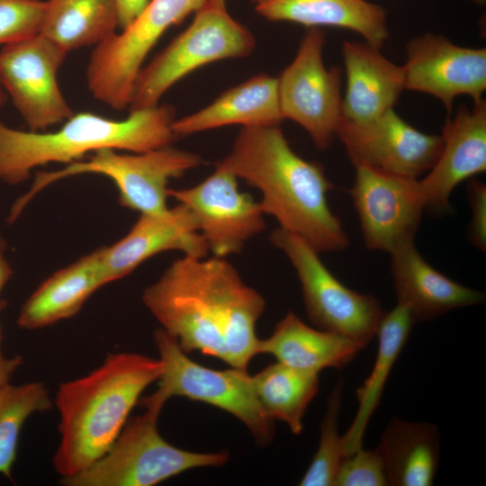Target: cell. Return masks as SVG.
Instances as JSON below:
<instances>
[{
  "mask_svg": "<svg viewBox=\"0 0 486 486\" xmlns=\"http://www.w3.org/2000/svg\"><path fill=\"white\" fill-rule=\"evenodd\" d=\"M216 167L258 189L265 214L320 252L349 246L340 219L327 195L334 188L323 167L290 147L279 125L242 127L229 154Z\"/></svg>",
  "mask_w": 486,
  "mask_h": 486,
  "instance_id": "cell-1",
  "label": "cell"
},
{
  "mask_svg": "<svg viewBox=\"0 0 486 486\" xmlns=\"http://www.w3.org/2000/svg\"><path fill=\"white\" fill-rule=\"evenodd\" d=\"M163 372L160 358L119 352L89 374L59 384L54 405L60 437L52 463L61 478L85 470L108 451L142 392Z\"/></svg>",
  "mask_w": 486,
  "mask_h": 486,
  "instance_id": "cell-2",
  "label": "cell"
},
{
  "mask_svg": "<svg viewBox=\"0 0 486 486\" xmlns=\"http://www.w3.org/2000/svg\"><path fill=\"white\" fill-rule=\"evenodd\" d=\"M175 108L170 104L130 111L124 120L88 112L74 113L54 131H24L0 122V180L18 184L32 169L69 164L103 148L141 153L171 145Z\"/></svg>",
  "mask_w": 486,
  "mask_h": 486,
  "instance_id": "cell-3",
  "label": "cell"
},
{
  "mask_svg": "<svg viewBox=\"0 0 486 486\" xmlns=\"http://www.w3.org/2000/svg\"><path fill=\"white\" fill-rule=\"evenodd\" d=\"M127 420L121 433L98 460L85 470L61 478L66 486H152L185 471L226 464V452L198 453L178 448L158 430L162 410L144 407Z\"/></svg>",
  "mask_w": 486,
  "mask_h": 486,
  "instance_id": "cell-4",
  "label": "cell"
},
{
  "mask_svg": "<svg viewBox=\"0 0 486 486\" xmlns=\"http://www.w3.org/2000/svg\"><path fill=\"white\" fill-rule=\"evenodd\" d=\"M201 164L198 154L171 145L133 154H121L112 148L99 149L87 160L71 162L57 171L37 173L31 189L13 205L10 216L17 219L29 202L50 184L82 174H99L112 179L122 206L140 213L162 214L169 209L166 205L169 180Z\"/></svg>",
  "mask_w": 486,
  "mask_h": 486,
  "instance_id": "cell-5",
  "label": "cell"
},
{
  "mask_svg": "<svg viewBox=\"0 0 486 486\" xmlns=\"http://www.w3.org/2000/svg\"><path fill=\"white\" fill-rule=\"evenodd\" d=\"M154 340L164 372L158 390L140 400L141 406L163 409L172 397H184L219 408L242 422L260 445L274 436V420L266 413L247 369L213 370L188 357L176 340L163 328Z\"/></svg>",
  "mask_w": 486,
  "mask_h": 486,
  "instance_id": "cell-6",
  "label": "cell"
},
{
  "mask_svg": "<svg viewBox=\"0 0 486 486\" xmlns=\"http://www.w3.org/2000/svg\"><path fill=\"white\" fill-rule=\"evenodd\" d=\"M255 47L253 34L226 5L207 1L190 25L140 68L130 111L158 105L164 94L191 72L215 61L248 56Z\"/></svg>",
  "mask_w": 486,
  "mask_h": 486,
  "instance_id": "cell-7",
  "label": "cell"
},
{
  "mask_svg": "<svg viewBox=\"0 0 486 486\" xmlns=\"http://www.w3.org/2000/svg\"><path fill=\"white\" fill-rule=\"evenodd\" d=\"M270 241L285 254L296 271L309 320L320 329L366 346L376 335L384 313L380 301L344 285L322 263L319 252L300 237L277 228Z\"/></svg>",
  "mask_w": 486,
  "mask_h": 486,
  "instance_id": "cell-8",
  "label": "cell"
},
{
  "mask_svg": "<svg viewBox=\"0 0 486 486\" xmlns=\"http://www.w3.org/2000/svg\"><path fill=\"white\" fill-rule=\"evenodd\" d=\"M207 0H149L127 29L95 46L86 68L92 95L115 110L130 106L133 86L142 64L171 26L198 11Z\"/></svg>",
  "mask_w": 486,
  "mask_h": 486,
  "instance_id": "cell-9",
  "label": "cell"
},
{
  "mask_svg": "<svg viewBox=\"0 0 486 486\" xmlns=\"http://www.w3.org/2000/svg\"><path fill=\"white\" fill-rule=\"evenodd\" d=\"M142 302L186 354L199 351L228 364V352L207 292L202 258L184 256L142 293Z\"/></svg>",
  "mask_w": 486,
  "mask_h": 486,
  "instance_id": "cell-10",
  "label": "cell"
},
{
  "mask_svg": "<svg viewBox=\"0 0 486 486\" xmlns=\"http://www.w3.org/2000/svg\"><path fill=\"white\" fill-rule=\"evenodd\" d=\"M325 33L310 28L293 60L277 77L283 119L302 127L315 146L326 149L341 117V69L326 68L323 61Z\"/></svg>",
  "mask_w": 486,
  "mask_h": 486,
  "instance_id": "cell-11",
  "label": "cell"
},
{
  "mask_svg": "<svg viewBox=\"0 0 486 486\" xmlns=\"http://www.w3.org/2000/svg\"><path fill=\"white\" fill-rule=\"evenodd\" d=\"M68 53L41 33L0 50V82L31 131H45L75 113L57 76Z\"/></svg>",
  "mask_w": 486,
  "mask_h": 486,
  "instance_id": "cell-12",
  "label": "cell"
},
{
  "mask_svg": "<svg viewBox=\"0 0 486 486\" xmlns=\"http://www.w3.org/2000/svg\"><path fill=\"white\" fill-rule=\"evenodd\" d=\"M336 136L356 167L366 166L411 178L428 172L443 147L441 135L415 129L393 109L364 123L340 117Z\"/></svg>",
  "mask_w": 486,
  "mask_h": 486,
  "instance_id": "cell-13",
  "label": "cell"
},
{
  "mask_svg": "<svg viewBox=\"0 0 486 486\" xmlns=\"http://www.w3.org/2000/svg\"><path fill=\"white\" fill-rule=\"evenodd\" d=\"M237 177L216 167L198 184L184 189L168 188V196L186 205L214 256L240 252L245 244L266 230L259 202L238 190Z\"/></svg>",
  "mask_w": 486,
  "mask_h": 486,
  "instance_id": "cell-14",
  "label": "cell"
},
{
  "mask_svg": "<svg viewBox=\"0 0 486 486\" xmlns=\"http://www.w3.org/2000/svg\"><path fill=\"white\" fill-rule=\"evenodd\" d=\"M350 194L369 249L391 253L414 239L425 210L418 178L356 166Z\"/></svg>",
  "mask_w": 486,
  "mask_h": 486,
  "instance_id": "cell-15",
  "label": "cell"
},
{
  "mask_svg": "<svg viewBox=\"0 0 486 486\" xmlns=\"http://www.w3.org/2000/svg\"><path fill=\"white\" fill-rule=\"evenodd\" d=\"M406 51L404 89L433 95L448 113L458 95H469L473 104L483 99L485 48L463 47L442 35L426 33L411 39Z\"/></svg>",
  "mask_w": 486,
  "mask_h": 486,
  "instance_id": "cell-16",
  "label": "cell"
},
{
  "mask_svg": "<svg viewBox=\"0 0 486 486\" xmlns=\"http://www.w3.org/2000/svg\"><path fill=\"white\" fill-rule=\"evenodd\" d=\"M443 147L418 188L425 205L435 212L450 209L449 198L464 180L486 170V101L472 109L462 104L442 129Z\"/></svg>",
  "mask_w": 486,
  "mask_h": 486,
  "instance_id": "cell-17",
  "label": "cell"
},
{
  "mask_svg": "<svg viewBox=\"0 0 486 486\" xmlns=\"http://www.w3.org/2000/svg\"><path fill=\"white\" fill-rule=\"evenodd\" d=\"M171 250L199 258H203L209 251L195 217L183 203L162 214L140 213L122 238L110 247H104L103 262L107 283L128 275L153 256Z\"/></svg>",
  "mask_w": 486,
  "mask_h": 486,
  "instance_id": "cell-18",
  "label": "cell"
},
{
  "mask_svg": "<svg viewBox=\"0 0 486 486\" xmlns=\"http://www.w3.org/2000/svg\"><path fill=\"white\" fill-rule=\"evenodd\" d=\"M202 267L211 304L222 330L228 364L247 369L257 355L256 325L266 309V301L243 282L226 258H203Z\"/></svg>",
  "mask_w": 486,
  "mask_h": 486,
  "instance_id": "cell-19",
  "label": "cell"
},
{
  "mask_svg": "<svg viewBox=\"0 0 486 486\" xmlns=\"http://www.w3.org/2000/svg\"><path fill=\"white\" fill-rule=\"evenodd\" d=\"M397 303L405 305L415 322L433 320L452 310L482 303L485 295L433 268L419 254L414 239L391 253Z\"/></svg>",
  "mask_w": 486,
  "mask_h": 486,
  "instance_id": "cell-20",
  "label": "cell"
},
{
  "mask_svg": "<svg viewBox=\"0 0 486 486\" xmlns=\"http://www.w3.org/2000/svg\"><path fill=\"white\" fill-rule=\"evenodd\" d=\"M367 43L345 40L342 55L346 88L341 118L364 123L393 109L404 89L402 66H398Z\"/></svg>",
  "mask_w": 486,
  "mask_h": 486,
  "instance_id": "cell-21",
  "label": "cell"
},
{
  "mask_svg": "<svg viewBox=\"0 0 486 486\" xmlns=\"http://www.w3.org/2000/svg\"><path fill=\"white\" fill-rule=\"evenodd\" d=\"M104 247L57 271L46 279L22 306L21 328H41L76 315L90 296L107 284Z\"/></svg>",
  "mask_w": 486,
  "mask_h": 486,
  "instance_id": "cell-22",
  "label": "cell"
},
{
  "mask_svg": "<svg viewBox=\"0 0 486 486\" xmlns=\"http://www.w3.org/2000/svg\"><path fill=\"white\" fill-rule=\"evenodd\" d=\"M256 12L274 22H292L310 28L351 30L381 50L389 37L386 11L366 0H252Z\"/></svg>",
  "mask_w": 486,
  "mask_h": 486,
  "instance_id": "cell-23",
  "label": "cell"
},
{
  "mask_svg": "<svg viewBox=\"0 0 486 486\" xmlns=\"http://www.w3.org/2000/svg\"><path fill=\"white\" fill-rule=\"evenodd\" d=\"M364 347L343 335L311 328L289 311L268 338L258 340L257 355L268 354L292 368L319 374L345 366Z\"/></svg>",
  "mask_w": 486,
  "mask_h": 486,
  "instance_id": "cell-24",
  "label": "cell"
},
{
  "mask_svg": "<svg viewBox=\"0 0 486 486\" xmlns=\"http://www.w3.org/2000/svg\"><path fill=\"white\" fill-rule=\"evenodd\" d=\"M283 120L277 77L262 74L230 88L200 111L176 119L173 130L185 136L234 124L280 125Z\"/></svg>",
  "mask_w": 486,
  "mask_h": 486,
  "instance_id": "cell-25",
  "label": "cell"
},
{
  "mask_svg": "<svg viewBox=\"0 0 486 486\" xmlns=\"http://www.w3.org/2000/svg\"><path fill=\"white\" fill-rule=\"evenodd\" d=\"M388 485L431 486L438 466L440 437L437 428L393 418L377 447Z\"/></svg>",
  "mask_w": 486,
  "mask_h": 486,
  "instance_id": "cell-26",
  "label": "cell"
},
{
  "mask_svg": "<svg viewBox=\"0 0 486 486\" xmlns=\"http://www.w3.org/2000/svg\"><path fill=\"white\" fill-rule=\"evenodd\" d=\"M414 323L408 308L400 303L383 313L376 332L378 350L374 364L363 385L356 390L357 411L351 426L342 436L344 458L362 447L365 429Z\"/></svg>",
  "mask_w": 486,
  "mask_h": 486,
  "instance_id": "cell-27",
  "label": "cell"
},
{
  "mask_svg": "<svg viewBox=\"0 0 486 486\" xmlns=\"http://www.w3.org/2000/svg\"><path fill=\"white\" fill-rule=\"evenodd\" d=\"M40 33L68 52L98 45L118 27L113 0H49Z\"/></svg>",
  "mask_w": 486,
  "mask_h": 486,
  "instance_id": "cell-28",
  "label": "cell"
},
{
  "mask_svg": "<svg viewBox=\"0 0 486 486\" xmlns=\"http://www.w3.org/2000/svg\"><path fill=\"white\" fill-rule=\"evenodd\" d=\"M266 413L284 422L294 435L303 430L306 410L319 392V374L275 362L252 376Z\"/></svg>",
  "mask_w": 486,
  "mask_h": 486,
  "instance_id": "cell-29",
  "label": "cell"
},
{
  "mask_svg": "<svg viewBox=\"0 0 486 486\" xmlns=\"http://www.w3.org/2000/svg\"><path fill=\"white\" fill-rule=\"evenodd\" d=\"M49 389L41 382L0 388V474L12 477L21 429L34 413L52 408Z\"/></svg>",
  "mask_w": 486,
  "mask_h": 486,
  "instance_id": "cell-30",
  "label": "cell"
},
{
  "mask_svg": "<svg viewBox=\"0 0 486 486\" xmlns=\"http://www.w3.org/2000/svg\"><path fill=\"white\" fill-rule=\"evenodd\" d=\"M342 382L337 383L328 396L326 411L320 424L318 449L307 471L300 481L302 486H331L344 458L342 436L338 433L341 409Z\"/></svg>",
  "mask_w": 486,
  "mask_h": 486,
  "instance_id": "cell-31",
  "label": "cell"
},
{
  "mask_svg": "<svg viewBox=\"0 0 486 486\" xmlns=\"http://www.w3.org/2000/svg\"><path fill=\"white\" fill-rule=\"evenodd\" d=\"M47 2L0 0V44L8 45L40 33Z\"/></svg>",
  "mask_w": 486,
  "mask_h": 486,
  "instance_id": "cell-32",
  "label": "cell"
},
{
  "mask_svg": "<svg viewBox=\"0 0 486 486\" xmlns=\"http://www.w3.org/2000/svg\"><path fill=\"white\" fill-rule=\"evenodd\" d=\"M337 486H384L387 476L381 454L362 447L343 458L335 483Z\"/></svg>",
  "mask_w": 486,
  "mask_h": 486,
  "instance_id": "cell-33",
  "label": "cell"
},
{
  "mask_svg": "<svg viewBox=\"0 0 486 486\" xmlns=\"http://www.w3.org/2000/svg\"><path fill=\"white\" fill-rule=\"evenodd\" d=\"M468 200L472 218L468 229V239L479 250H486V185L472 180L468 186Z\"/></svg>",
  "mask_w": 486,
  "mask_h": 486,
  "instance_id": "cell-34",
  "label": "cell"
},
{
  "mask_svg": "<svg viewBox=\"0 0 486 486\" xmlns=\"http://www.w3.org/2000/svg\"><path fill=\"white\" fill-rule=\"evenodd\" d=\"M118 27L123 31L130 27L143 13L149 0H113Z\"/></svg>",
  "mask_w": 486,
  "mask_h": 486,
  "instance_id": "cell-35",
  "label": "cell"
},
{
  "mask_svg": "<svg viewBox=\"0 0 486 486\" xmlns=\"http://www.w3.org/2000/svg\"><path fill=\"white\" fill-rule=\"evenodd\" d=\"M4 302L0 300V310L4 308ZM22 359L20 356L5 357L1 348V328H0V388L10 382V380L18 367L22 364Z\"/></svg>",
  "mask_w": 486,
  "mask_h": 486,
  "instance_id": "cell-36",
  "label": "cell"
},
{
  "mask_svg": "<svg viewBox=\"0 0 486 486\" xmlns=\"http://www.w3.org/2000/svg\"><path fill=\"white\" fill-rule=\"evenodd\" d=\"M12 274V268L4 256V242L0 237V292L10 279Z\"/></svg>",
  "mask_w": 486,
  "mask_h": 486,
  "instance_id": "cell-37",
  "label": "cell"
},
{
  "mask_svg": "<svg viewBox=\"0 0 486 486\" xmlns=\"http://www.w3.org/2000/svg\"><path fill=\"white\" fill-rule=\"evenodd\" d=\"M6 101H7V94L0 82V106L4 105L6 103Z\"/></svg>",
  "mask_w": 486,
  "mask_h": 486,
  "instance_id": "cell-38",
  "label": "cell"
},
{
  "mask_svg": "<svg viewBox=\"0 0 486 486\" xmlns=\"http://www.w3.org/2000/svg\"><path fill=\"white\" fill-rule=\"evenodd\" d=\"M210 3L220 4V5H225L226 0H207Z\"/></svg>",
  "mask_w": 486,
  "mask_h": 486,
  "instance_id": "cell-39",
  "label": "cell"
},
{
  "mask_svg": "<svg viewBox=\"0 0 486 486\" xmlns=\"http://www.w3.org/2000/svg\"><path fill=\"white\" fill-rule=\"evenodd\" d=\"M472 1L480 5L484 4L486 2V0H472Z\"/></svg>",
  "mask_w": 486,
  "mask_h": 486,
  "instance_id": "cell-40",
  "label": "cell"
}]
</instances>
